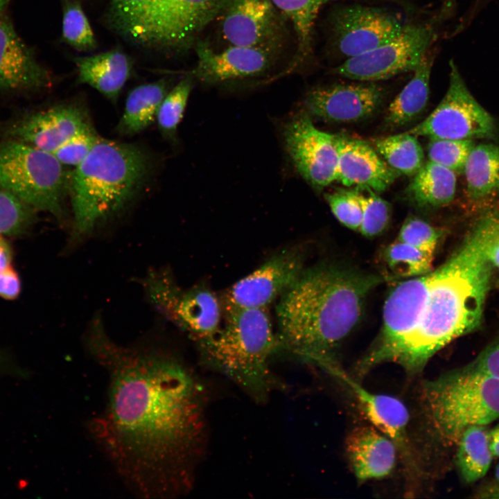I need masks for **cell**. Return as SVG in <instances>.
Returning <instances> with one entry per match:
<instances>
[{"label": "cell", "instance_id": "47", "mask_svg": "<svg viewBox=\"0 0 499 499\" xmlns=\"http://www.w3.org/2000/svg\"><path fill=\"white\" fill-rule=\"evenodd\" d=\"M495 475H496L497 482L499 483V464L497 466V467L496 469Z\"/></svg>", "mask_w": 499, "mask_h": 499}, {"label": "cell", "instance_id": "11", "mask_svg": "<svg viewBox=\"0 0 499 499\" xmlns=\"http://www.w3.org/2000/svg\"><path fill=\"white\" fill-rule=\"evenodd\" d=\"M328 21L331 46L344 60L385 44L396 36L405 25L392 11L361 4L335 8Z\"/></svg>", "mask_w": 499, "mask_h": 499}, {"label": "cell", "instance_id": "10", "mask_svg": "<svg viewBox=\"0 0 499 499\" xmlns=\"http://www.w3.org/2000/svg\"><path fill=\"white\" fill-rule=\"evenodd\" d=\"M449 67L444 98L427 118L407 132L430 139H493V118L471 94L453 60L449 61Z\"/></svg>", "mask_w": 499, "mask_h": 499}, {"label": "cell", "instance_id": "40", "mask_svg": "<svg viewBox=\"0 0 499 499\" xmlns=\"http://www.w3.org/2000/svg\"><path fill=\"white\" fill-rule=\"evenodd\" d=\"M488 261L499 268V211L482 214L472 230Z\"/></svg>", "mask_w": 499, "mask_h": 499}, {"label": "cell", "instance_id": "17", "mask_svg": "<svg viewBox=\"0 0 499 499\" xmlns=\"http://www.w3.org/2000/svg\"><path fill=\"white\" fill-rule=\"evenodd\" d=\"M194 49L197 63L188 76L209 85L261 76L270 70L277 53L260 48L231 45L218 51L200 40L195 42Z\"/></svg>", "mask_w": 499, "mask_h": 499}, {"label": "cell", "instance_id": "34", "mask_svg": "<svg viewBox=\"0 0 499 499\" xmlns=\"http://www.w3.org/2000/svg\"><path fill=\"white\" fill-rule=\"evenodd\" d=\"M192 87L193 78L187 76L170 90L163 99L156 120L161 134L166 139H175L177 126L183 117Z\"/></svg>", "mask_w": 499, "mask_h": 499}, {"label": "cell", "instance_id": "35", "mask_svg": "<svg viewBox=\"0 0 499 499\" xmlns=\"http://www.w3.org/2000/svg\"><path fill=\"white\" fill-rule=\"evenodd\" d=\"M354 191L362 207V217L359 231L366 237L383 233L391 217L389 204L369 188L355 187Z\"/></svg>", "mask_w": 499, "mask_h": 499}, {"label": "cell", "instance_id": "22", "mask_svg": "<svg viewBox=\"0 0 499 499\" xmlns=\"http://www.w3.org/2000/svg\"><path fill=\"white\" fill-rule=\"evenodd\" d=\"M346 450L354 475L361 482L387 477L396 465V445L373 426L356 428L347 439Z\"/></svg>", "mask_w": 499, "mask_h": 499}, {"label": "cell", "instance_id": "2", "mask_svg": "<svg viewBox=\"0 0 499 499\" xmlns=\"http://www.w3.org/2000/svg\"><path fill=\"white\" fill-rule=\"evenodd\" d=\"M383 277L332 265L304 269L276 309L281 347L324 365L361 317L370 291Z\"/></svg>", "mask_w": 499, "mask_h": 499}, {"label": "cell", "instance_id": "14", "mask_svg": "<svg viewBox=\"0 0 499 499\" xmlns=\"http://www.w3.org/2000/svg\"><path fill=\"white\" fill-rule=\"evenodd\" d=\"M304 268V254L297 247L283 250L227 290L224 307L267 308L297 279Z\"/></svg>", "mask_w": 499, "mask_h": 499}, {"label": "cell", "instance_id": "5", "mask_svg": "<svg viewBox=\"0 0 499 499\" xmlns=\"http://www.w3.org/2000/svg\"><path fill=\"white\" fill-rule=\"evenodd\" d=\"M225 323L200 344L207 359L218 371L256 399H265L281 383L270 366L281 347L266 308H227Z\"/></svg>", "mask_w": 499, "mask_h": 499}, {"label": "cell", "instance_id": "43", "mask_svg": "<svg viewBox=\"0 0 499 499\" xmlns=\"http://www.w3.org/2000/svg\"><path fill=\"white\" fill-rule=\"evenodd\" d=\"M21 280L12 266L0 272V297L6 299H14L20 293Z\"/></svg>", "mask_w": 499, "mask_h": 499}, {"label": "cell", "instance_id": "6", "mask_svg": "<svg viewBox=\"0 0 499 499\" xmlns=\"http://www.w3.org/2000/svg\"><path fill=\"white\" fill-rule=\"evenodd\" d=\"M423 399L439 437L458 442L468 427L499 419V379L463 367L426 383Z\"/></svg>", "mask_w": 499, "mask_h": 499}, {"label": "cell", "instance_id": "7", "mask_svg": "<svg viewBox=\"0 0 499 499\" xmlns=\"http://www.w3.org/2000/svg\"><path fill=\"white\" fill-rule=\"evenodd\" d=\"M70 174L51 152L12 139L0 143V187L35 211L64 218Z\"/></svg>", "mask_w": 499, "mask_h": 499}, {"label": "cell", "instance_id": "21", "mask_svg": "<svg viewBox=\"0 0 499 499\" xmlns=\"http://www.w3.org/2000/svg\"><path fill=\"white\" fill-rule=\"evenodd\" d=\"M334 137L338 155L337 181L344 186L369 188L378 193L399 176L366 141L344 134Z\"/></svg>", "mask_w": 499, "mask_h": 499}, {"label": "cell", "instance_id": "38", "mask_svg": "<svg viewBox=\"0 0 499 499\" xmlns=\"http://www.w3.org/2000/svg\"><path fill=\"white\" fill-rule=\"evenodd\" d=\"M444 230L417 217L405 220L401 226L397 240L434 254Z\"/></svg>", "mask_w": 499, "mask_h": 499}, {"label": "cell", "instance_id": "36", "mask_svg": "<svg viewBox=\"0 0 499 499\" xmlns=\"http://www.w3.org/2000/svg\"><path fill=\"white\" fill-rule=\"evenodd\" d=\"M475 146L471 139L431 138L428 146V159L455 173H464L466 160Z\"/></svg>", "mask_w": 499, "mask_h": 499}, {"label": "cell", "instance_id": "4", "mask_svg": "<svg viewBox=\"0 0 499 499\" xmlns=\"http://www.w3.org/2000/svg\"><path fill=\"white\" fill-rule=\"evenodd\" d=\"M148 155L139 146L99 137L70 174L72 243L91 235L137 195L150 172Z\"/></svg>", "mask_w": 499, "mask_h": 499}, {"label": "cell", "instance_id": "39", "mask_svg": "<svg viewBox=\"0 0 499 499\" xmlns=\"http://www.w3.org/2000/svg\"><path fill=\"white\" fill-rule=\"evenodd\" d=\"M325 199L340 223L352 230L359 231L362 211L354 189H341L326 193Z\"/></svg>", "mask_w": 499, "mask_h": 499}, {"label": "cell", "instance_id": "19", "mask_svg": "<svg viewBox=\"0 0 499 499\" xmlns=\"http://www.w3.org/2000/svg\"><path fill=\"white\" fill-rule=\"evenodd\" d=\"M54 84L53 73L18 35L7 13L0 19V91L37 92Z\"/></svg>", "mask_w": 499, "mask_h": 499}, {"label": "cell", "instance_id": "30", "mask_svg": "<svg viewBox=\"0 0 499 499\" xmlns=\"http://www.w3.org/2000/svg\"><path fill=\"white\" fill-rule=\"evenodd\" d=\"M493 455L485 426H471L465 429L458 441L457 463L461 475L467 483H473L487 473Z\"/></svg>", "mask_w": 499, "mask_h": 499}, {"label": "cell", "instance_id": "3", "mask_svg": "<svg viewBox=\"0 0 499 499\" xmlns=\"http://www.w3.org/2000/svg\"><path fill=\"white\" fill-rule=\"evenodd\" d=\"M491 264L473 231L446 261L428 272V287L411 333L380 364L394 362L410 374L421 371L437 351L480 323Z\"/></svg>", "mask_w": 499, "mask_h": 499}, {"label": "cell", "instance_id": "42", "mask_svg": "<svg viewBox=\"0 0 499 499\" xmlns=\"http://www.w3.org/2000/svg\"><path fill=\"white\" fill-rule=\"evenodd\" d=\"M466 369L499 379V337L484 348Z\"/></svg>", "mask_w": 499, "mask_h": 499}, {"label": "cell", "instance_id": "12", "mask_svg": "<svg viewBox=\"0 0 499 499\" xmlns=\"http://www.w3.org/2000/svg\"><path fill=\"white\" fill-rule=\"evenodd\" d=\"M283 135L294 166L308 183L321 189L337 181L338 155L334 134L317 129L305 112L286 123Z\"/></svg>", "mask_w": 499, "mask_h": 499}, {"label": "cell", "instance_id": "45", "mask_svg": "<svg viewBox=\"0 0 499 499\" xmlns=\"http://www.w3.org/2000/svg\"><path fill=\"white\" fill-rule=\"evenodd\" d=\"M489 443L493 456L499 457V424L489 431Z\"/></svg>", "mask_w": 499, "mask_h": 499}, {"label": "cell", "instance_id": "48", "mask_svg": "<svg viewBox=\"0 0 499 499\" xmlns=\"http://www.w3.org/2000/svg\"><path fill=\"white\" fill-rule=\"evenodd\" d=\"M3 363H4V360H3L2 356L0 353V368L1 367V365L4 366Z\"/></svg>", "mask_w": 499, "mask_h": 499}, {"label": "cell", "instance_id": "20", "mask_svg": "<svg viewBox=\"0 0 499 499\" xmlns=\"http://www.w3.org/2000/svg\"><path fill=\"white\" fill-rule=\"evenodd\" d=\"M200 30L199 0H155L148 47L183 52L194 46Z\"/></svg>", "mask_w": 499, "mask_h": 499}, {"label": "cell", "instance_id": "28", "mask_svg": "<svg viewBox=\"0 0 499 499\" xmlns=\"http://www.w3.org/2000/svg\"><path fill=\"white\" fill-rule=\"evenodd\" d=\"M155 0H110L103 17L116 34L148 47L149 24Z\"/></svg>", "mask_w": 499, "mask_h": 499}, {"label": "cell", "instance_id": "9", "mask_svg": "<svg viewBox=\"0 0 499 499\" xmlns=\"http://www.w3.org/2000/svg\"><path fill=\"white\" fill-rule=\"evenodd\" d=\"M141 283L152 305L200 344L213 338L220 329V306L208 288L182 290L163 270L150 272Z\"/></svg>", "mask_w": 499, "mask_h": 499}, {"label": "cell", "instance_id": "25", "mask_svg": "<svg viewBox=\"0 0 499 499\" xmlns=\"http://www.w3.org/2000/svg\"><path fill=\"white\" fill-rule=\"evenodd\" d=\"M435 55L428 52L413 71L411 80L389 104L385 117L391 128L404 125L415 119L425 110L430 91V79Z\"/></svg>", "mask_w": 499, "mask_h": 499}, {"label": "cell", "instance_id": "24", "mask_svg": "<svg viewBox=\"0 0 499 499\" xmlns=\"http://www.w3.org/2000/svg\"><path fill=\"white\" fill-rule=\"evenodd\" d=\"M169 91V81L166 78L143 84L132 89L116 125L118 134L132 136L150 125L156 119L159 106Z\"/></svg>", "mask_w": 499, "mask_h": 499}, {"label": "cell", "instance_id": "1", "mask_svg": "<svg viewBox=\"0 0 499 499\" xmlns=\"http://www.w3.org/2000/svg\"><path fill=\"white\" fill-rule=\"evenodd\" d=\"M85 340L109 378L105 410L93 426L95 437L140 495L166 497L184 489L204 428L201 385L161 350L116 344L99 318Z\"/></svg>", "mask_w": 499, "mask_h": 499}, {"label": "cell", "instance_id": "46", "mask_svg": "<svg viewBox=\"0 0 499 499\" xmlns=\"http://www.w3.org/2000/svg\"><path fill=\"white\" fill-rule=\"evenodd\" d=\"M11 0H0V19L6 14V10Z\"/></svg>", "mask_w": 499, "mask_h": 499}, {"label": "cell", "instance_id": "13", "mask_svg": "<svg viewBox=\"0 0 499 499\" xmlns=\"http://www.w3.org/2000/svg\"><path fill=\"white\" fill-rule=\"evenodd\" d=\"M219 17L228 45L277 52L284 42L286 19L271 0H227Z\"/></svg>", "mask_w": 499, "mask_h": 499}, {"label": "cell", "instance_id": "8", "mask_svg": "<svg viewBox=\"0 0 499 499\" xmlns=\"http://www.w3.org/2000/svg\"><path fill=\"white\" fill-rule=\"evenodd\" d=\"M450 6L430 19L405 24L396 36L371 51L345 60L333 73L355 81L375 82L414 71L437 38Z\"/></svg>", "mask_w": 499, "mask_h": 499}, {"label": "cell", "instance_id": "16", "mask_svg": "<svg viewBox=\"0 0 499 499\" xmlns=\"http://www.w3.org/2000/svg\"><path fill=\"white\" fill-rule=\"evenodd\" d=\"M93 127L87 112L74 103L58 105L8 124L3 131L12 139L53 153L77 133Z\"/></svg>", "mask_w": 499, "mask_h": 499}, {"label": "cell", "instance_id": "32", "mask_svg": "<svg viewBox=\"0 0 499 499\" xmlns=\"http://www.w3.org/2000/svg\"><path fill=\"white\" fill-rule=\"evenodd\" d=\"M382 255L390 277L412 278L432 270L434 254L397 240L386 246Z\"/></svg>", "mask_w": 499, "mask_h": 499}, {"label": "cell", "instance_id": "41", "mask_svg": "<svg viewBox=\"0 0 499 499\" xmlns=\"http://www.w3.org/2000/svg\"><path fill=\"white\" fill-rule=\"evenodd\" d=\"M98 139L91 127L73 136L53 154L64 166L76 167L87 157Z\"/></svg>", "mask_w": 499, "mask_h": 499}, {"label": "cell", "instance_id": "18", "mask_svg": "<svg viewBox=\"0 0 499 499\" xmlns=\"http://www.w3.org/2000/svg\"><path fill=\"white\" fill-rule=\"evenodd\" d=\"M324 369L351 389L371 426L394 443L407 469H416L408 432L409 413L404 403L394 396L370 392L350 376L337 362L328 365Z\"/></svg>", "mask_w": 499, "mask_h": 499}, {"label": "cell", "instance_id": "37", "mask_svg": "<svg viewBox=\"0 0 499 499\" xmlns=\"http://www.w3.org/2000/svg\"><path fill=\"white\" fill-rule=\"evenodd\" d=\"M35 210L12 193L0 190V234L16 236L32 225Z\"/></svg>", "mask_w": 499, "mask_h": 499}, {"label": "cell", "instance_id": "26", "mask_svg": "<svg viewBox=\"0 0 499 499\" xmlns=\"http://www.w3.org/2000/svg\"><path fill=\"white\" fill-rule=\"evenodd\" d=\"M456 185L455 173L429 161L414 175L406 189V194L417 207L435 209L453 201Z\"/></svg>", "mask_w": 499, "mask_h": 499}, {"label": "cell", "instance_id": "31", "mask_svg": "<svg viewBox=\"0 0 499 499\" xmlns=\"http://www.w3.org/2000/svg\"><path fill=\"white\" fill-rule=\"evenodd\" d=\"M374 145L389 166L399 175H414L425 163L419 141L408 132L376 139Z\"/></svg>", "mask_w": 499, "mask_h": 499}, {"label": "cell", "instance_id": "33", "mask_svg": "<svg viewBox=\"0 0 499 499\" xmlns=\"http://www.w3.org/2000/svg\"><path fill=\"white\" fill-rule=\"evenodd\" d=\"M62 40L74 49L91 52L98 43L80 0H62Z\"/></svg>", "mask_w": 499, "mask_h": 499}, {"label": "cell", "instance_id": "29", "mask_svg": "<svg viewBox=\"0 0 499 499\" xmlns=\"http://www.w3.org/2000/svg\"><path fill=\"white\" fill-rule=\"evenodd\" d=\"M464 173L471 200H478L499 191V146H475L466 160Z\"/></svg>", "mask_w": 499, "mask_h": 499}, {"label": "cell", "instance_id": "15", "mask_svg": "<svg viewBox=\"0 0 499 499\" xmlns=\"http://www.w3.org/2000/svg\"><path fill=\"white\" fill-rule=\"evenodd\" d=\"M385 90L374 82L356 81L322 85L306 95L307 113L320 120L349 123L373 115L381 105Z\"/></svg>", "mask_w": 499, "mask_h": 499}, {"label": "cell", "instance_id": "23", "mask_svg": "<svg viewBox=\"0 0 499 499\" xmlns=\"http://www.w3.org/2000/svg\"><path fill=\"white\" fill-rule=\"evenodd\" d=\"M77 69V81L96 89L111 101H116L130 78L133 67L132 58L121 48L91 56L73 59Z\"/></svg>", "mask_w": 499, "mask_h": 499}, {"label": "cell", "instance_id": "27", "mask_svg": "<svg viewBox=\"0 0 499 499\" xmlns=\"http://www.w3.org/2000/svg\"><path fill=\"white\" fill-rule=\"evenodd\" d=\"M274 6L291 24L295 34L297 49L286 69L290 72L312 54L313 30L319 10L326 3L340 0H271Z\"/></svg>", "mask_w": 499, "mask_h": 499}, {"label": "cell", "instance_id": "44", "mask_svg": "<svg viewBox=\"0 0 499 499\" xmlns=\"http://www.w3.org/2000/svg\"><path fill=\"white\" fill-rule=\"evenodd\" d=\"M12 254L10 246L0 234V272L12 266Z\"/></svg>", "mask_w": 499, "mask_h": 499}]
</instances>
